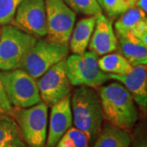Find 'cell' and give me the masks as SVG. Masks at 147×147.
Listing matches in <instances>:
<instances>
[{
  "instance_id": "1",
  "label": "cell",
  "mask_w": 147,
  "mask_h": 147,
  "mask_svg": "<svg viewBox=\"0 0 147 147\" xmlns=\"http://www.w3.org/2000/svg\"><path fill=\"white\" fill-rule=\"evenodd\" d=\"M104 119L114 126L130 130L137 123L139 114L129 92L120 83L113 82L99 89Z\"/></svg>"
},
{
  "instance_id": "2",
  "label": "cell",
  "mask_w": 147,
  "mask_h": 147,
  "mask_svg": "<svg viewBox=\"0 0 147 147\" xmlns=\"http://www.w3.org/2000/svg\"><path fill=\"white\" fill-rule=\"evenodd\" d=\"M70 105L74 126L88 136L91 145L93 144L104 120L98 92L92 88L79 86L70 96Z\"/></svg>"
},
{
  "instance_id": "3",
  "label": "cell",
  "mask_w": 147,
  "mask_h": 147,
  "mask_svg": "<svg viewBox=\"0 0 147 147\" xmlns=\"http://www.w3.org/2000/svg\"><path fill=\"white\" fill-rule=\"evenodd\" d=\"M38 38L14 26L5 25L0 32V70L22 69Z\"/></svg>"
},
{
  "instance_id": "4",
  "label": "cell",
  "mask_w": 147,
  "mask_h": 147,
  "mask_svg": "<svg viewBox=\"0 0 147 147\" xmlns=\"http://www.w3.org/2000/svg\"><path fill=\"white\" fill-rule=\"evenodd\" d=\"M12 116L28 146L45 147L48 118V108L45 103L40 102L28 108H17Z\"/></svg>"
},
{
  "instance_id": "5",
  "label": "cell",
  "mask_w": 147,
  "mask_h": 147,
  "mask_svg": "<svg viewBox=\"0 0 147 147\" xmlns=\"http://www.w3.org/2000/svg\"><path fill=\"white\" fill-rule=\"evenodd\" d=\"M66 74L73 86L100 88L108 80L106 73L98 66V56L93 52H85L83 55L73 54L65 60Z\"/></svg>"
},
{
  "instance_id": "6",
  "label": "cell",
  "mask_w": 147,
  "mask_h": 147,
  "mask_svg": "<svg viewBox=\"0 0 147 147\" xmlns=\"http://www.w3.org/2000/svg\"><path fill=\"white\" fill-rule=\"evenodd\" d=\"M9 101L16 108H28L42 102L36 79L23 69L2 72Z\"/></svg>"
},
{
  "instance_id": "7",
  "label": "cell",
  "mask_w": 147,
  "mask_h": 147,
  "mask_svg": "<svg viewBox=\"0 0 147 147\" xmlns=\"http://www.w3.org/2000/svg\"><path fill=\"white\" fill-rule=\"evenodd\" d=\"M69 45L53 42L48 38L38 39L23 65V69L34 79H38L47 69L67 57Z\"/></svg>"
},
{
  "instance_id": "8",
  "label": "cell",
  "mask_w": 147,
  "mask_h": 147,
  "mask_svg": "<svg viewBox=\"0 0 147 147\" xmlns=\"http://www.w3.org/2000/svg\"><path fill=\"white\" fill-rule=\"evenodd\" d=\"M47 36L51 41L69 45L76 13L63 0H45Z\"/></svg>"
},
{
  "instance_id": "9",
  "label": "cell",
  "mask_w": 147,
  "mask_h": 147,
  "mask_svg": "<svg viewBox=\"0 0 147 147\" xmlns=\"http://www.w3.org/2000/svg\"><path fill=\"white\" fill-rule=\"evenodd\" d=\"M65 59L47 69L37 81L41 100L47 105H52L68 96L71 84L66 74Z\"/></svg>"
},
{
  "instance_id": "10",
  "label": "cell",
  "mask_w": 147,
  "mask_h": 147,
  "mask_svg": "<svg viewBox=\"0 0 147 147\" xmlns=\"http://www.w3.org/2000/svg\"><path fill=\"white\" fill-rule=\"evenodd\" d=\"M14 26L36 38L47 36L45 0H22L14 16Z\"/></svg>"
},
{
  "instance_id": "11",
  "label": "cell",
  "mask_w": 147,
  "mask_h": 147,
  "mask_svg": "<svg viewBox=\"0 0 147 147\" xmlns=\"http://www.w3.org/2000/svg\"><path fill=\"white\" fill-rule=\"evenodd\" d=\"M73 116L70 95L52 105L49 119V130L45 147H55L60 139L71 127Z\"/></svg>"
},
{
  "instance_id": "12",
  "label": "cell",
  "mask_w": 147,
  "mask_h": 147,
  "mask_svg": "<svg viewBox=\"0 0 147 147\" xmlns=\"http://www.w3.org/2000/svg\"><path fill=\"white\" fill-rule=\"evenodd\" d=\"M110 79L119 81L126 88L135 103L142 109L147 107V69L146 65L133 66L127 74H107Z\"/></svg>"
},
{
  "instance_id": "13",
  "label": "cell",
  "mask_w": 147,
  "mask_h": 147,
  "mask_svg": "<svg viewBox=\"0 0 147 147\" xmlns=\"http://www.w3.org/2000/svg\"><path fill=\"white\" fill-rule=\"evenodd\" d=\"M117 46L118 39L112 21L101 13L96 16L94 30L88 46V49L97 56H104L115 51Z\"/></svg>"
},
{
  "instance_id": "14",
  "label": "cell",
  "mask_w": 147,
  "mask_h": 147,
  "mask_svg": "<svg viewBox=\"0 0 147 147\" xmlns=\"http://www.w3.org/2000/svg\"><path fill=\"white\" fill-rule=\"evenodd\" d=\"M120 54L131 64V66L147 64V46L131 34L117 37Z\"/></svg>"
},
{
  "instance_id": "15",
  "label": "cell",
  "mask_w": 147,
  "mask_h": 147,
  "mask_svg": "<svg viewBox=\"0 0 147 147\" xmlns=\"http://www.w3.org/2000/svg\"><path fill=\"white\" fill-rule=\"evenodd\" d=\"M96 16L84 17L74 27L69 41V48L74 54L83 55L86 52L94 30Z\"/></svg>"
},
{
  "instance_id": "16",
  "label": "cell",
  "mask_w": 147,
  "mask_h": 147,
  "mask_svg": "<svg viewBox=\"0 0 147 147\" xmlns=\"http://www.w3.org/2000/svg\"><path fill=\"white\" fill-rule=\"evenodd\" d=\"M131 142L128 130L108 123L100 130L92 147H130Z\"/></svg>"
},
{
  "instance_id": "17",
  "label": "cell",
  "mask_w": 147,
  "mask_h": 147,
  "mask_svg": "<svg viewBox=\"0 0 147 147\" xmlns=\"http://www.w3.org/2000/svg\"><path fill=\"white\" fill-rule=\"evenodd\" d=\"M0 147H27L19 127L11 116L0 117Z\"/></svg>"
},
{
  "instance_id": "18",
  "label": "cell",
  "mask_w": 147,
  "mask_h": 147,
  "mask_svg": "<svg viewBox=\"0 0 147 147\" xmlns=\"http://www.w3.org/2000/svg\"><path fill=\"white\" fill-rule=\"evenodd\" d=\"M146 13L133 7L123 13L115 24L116 37L126 35L133 31L136 27L144 20H146Z\"/></svg>"
},
{
  "instance_id": "19",
  "label": "cell",
  "mask_w": 147,
  "mask_h": 147,
  "mask_svg": "<svg viewBox=\"0 0 147 147\" xmlns=\"http://www.w3.org/2000/svg\"><path fill=\"white\" fill-rule=\"evenodd\" d=\"M98 66L106 74H127L132 69L131 65L120 53H108L98 59Z\"/></svg>"
},
{
  "instance_id": "20",
  "label": "cell",
  "mask_w": 147,
  "mask_h": 147,
  "mask_svg": "<svg viewBox=\"0 0 147 147\" xmlns=\"http://www.w3.org/2000/svg\"><path fill=\"white\" fill-rule=\"evenodd\" d=\"M89 139L84 131L70 127L60 139L55 147H91Z\"/></svg>"
},
{
  "instance_id": "21",
  "label": "cell",
  "mask_w": 147,
  "mask_h": 147,
  "mask_svg": "<svg viewBox=\"0 0 147 147\" xmlns=\"http://www.w3.org/2000/svg\"><path fill=\"white\" fill-rule=\"evenodd\" d=\"M65 4L76 13L85 16H98L102 13V7L97 0H63Z\"/></svg>"
},
{
  "instance_id": "22",
  "label": "cell",
  "mask_w": 147,
  "mask_h": 147,
  "mask_svg": "<svg viewBox=\"0 0 147 147\" xmlns=\"http://www.w3.org/2000/svg\"><path fill=\"white\" fill-rule=\"evenodd\" d=\"M136 0H102L101 7L110 17H118L135 7Z\"/></svg>"
},
{
  "instance_id": "23",
  "label": "cell",
  "mask_w": 147,
  "mask_h": 147,
  "mask_svg": "<svg viewBox=\"0 0 147 147\" xmlns=\"http://www.w3.org/2000/svg\"><path fill=\"white\" fill-rule=\"evenodd\" d=\"M22 0H0V26L13 21L16 9Z\"/></svg>"
},
{
  "instance_id": "24",
  "label": "cell",
  "mask_w": 147,
  "mask_h": 147,
  "mask_svg": "<svg viewBox=\"0 0 147 147\" xmlns=\"http://www.w3.org/2000/svg\"><path fill=\"white\" fill-rule=\"evenodd\" d=\"M13 111V106L9 101L5 87L3 85L2 72H0V117L4 115L12 116Z\"/></svg>"
},
{
  "instance_id": "25",
  "label": "cell",
  "mask_w": 147,
  "mask_h": 147,
  "mask_svg": "<svg viewBox=\"0 0 147 147\" xmlns=\"http://www.w3.org/2000/svg\"><path fill=\"white\" fill-rule=\"evenodd\" d=\"M131 147H147V142L146 137H144V135H136V137L134 138L133 142H131Z\"/></svg>"
},
{
  "instance_id": "26",
  "label": "cell",
  "mask_w": 147,
  "mask_h": 147,
  "mask_svg": "<svg viewBox=\"0 0 147 147\" xmlns=\"http://www.w3.org/2000/svg\"><path fill=\"white\" fill-rule=\"evenodd\" d=\"M135 7L143 11L145 13L147 12V0H136Z\"/></svg>"
},
{
  "instance_id": "27",
  "label": "cell",
  "mask_w": 147,
  "mask_h": 147,
  "mask_svg": "<svg viewBox=\"0 0 147 147\" xmlns=\"http://www.w3.org/2000/svg\"><path fill=\"white\" fill-rule=\"evenodd\" d=\"M97 2H98V3H99V4L101 6V3H102V0H97Z\"/></svg>"
},
{
  "instance_id": "28",
  "label": "cell",
  "mask_w": 147,
  "mask_h": 147,
  "mask_svg": "<svg viewBox=\"0 0 147 147\" xmlns=\"http://www.w3.org/2000/svg\"><path fill=\"white\" fill-rule=\"evenodd\" d=\"M0 32H1V28H0Z\"/></svg>"
}]
</instances>
